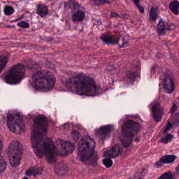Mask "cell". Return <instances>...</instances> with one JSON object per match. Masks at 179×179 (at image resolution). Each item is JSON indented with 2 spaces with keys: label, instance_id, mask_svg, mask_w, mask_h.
Instances as JSON below:
<instances>
[{
  "label": "cell",
  "instance_id": "cell-1",
  "mask_svg": "<svg viewBox=\"0 0 179 179\" xmlns=\"http://www.w3.org/2000/svg\"><path fill=\"white\" fill-rule=\"evenodd\" d=\"M48 128V120L45 116L40 115L34 120L31 135L32 146L39 158L44 156L43 143Z\"/></svg>",
  "mask_w": 179,
  "mask_h": 179
},
{
  "label": "cell",
  "instance_id": "cell-2",
  "mask_svg": "<svg viewBox=\"0 0 179 179\" xmlns=\"http://www.w3.org/2000/svg\"><path fill=\"white\" fill-rule=\"evenodd\" d=\"M67 87L76 94L85 96H93L96 92L94 80L85 76H76L67 81Z\"/></svg>",
  "mask_w": 179,
  "mask_h": 179
},
{
  "label": "cell",
  "instance_id": "cell-3",
  "mask_svg": "<svg viewBox=\"0 0 179 179\" xmlns=\"http://www.w3.org/2000/svg\"><path fill=\"white\" fill-rule=\"evenodd\" d=\"M55 77L48 71H40L32 76V85L39 92H46L52 90L55 83Z\"/></svg>",
  "mask_w": 179,
  "mask_h": 179
},
{
  "label": "cell",
  "instance_id": "cell-4",
  "mask_svg": "<svg viewBox=\"0 0 179 179\" xmlns=\"http://www.w3.org/2000/svg\"><path fill=\"white\" fill-rule=\"evenodd\" d=\"M95 148V142L88 135L84 136L78 146V155L82 161H86L93 156Z\"/></svg>",
  "mask_w": 179,
  "mask_h": 179
},
{
  "label": "cell",
  "instance_id": "cell-5",
  "mask_svg": "<svg viewBox=\"0 0 179 179\" xmlns=\"http://www.w3.org/2000/svg\"><path fill=\"white\" fill-rule=\"evenodd\" d=\"M7 124L13 133L20 135L25 131V123L21 113L18 111H11L7 115Z\"/></svg>",
  "mask_w": 179,
  "mask_h": 179
},
{
  "label": "cell",
  "instance_id": "cell-6",
  "mask_svg": "<svg viewBox=\"0 0 179 179\" xmlns=\"http://www.w3.org/2000/svg\"><path fill=\"white\" fill-rule=\"evenodd\" d=\"M22 144L18 141L11 142L8 149V156L11 165L13 167L19 166L23 155Z\"/></svg>",
  "mask_w": 179,
  "mask_h": 179
},
{
  "label": "cell",
  "instance_id": "cell-7",
  "mask_svg": "<svg viewBox=\"0 0 179 179\" xmlns=\"http://www.w3.org/2000/svg\"><path fill=\"white\" fill-rule=\"evenodd\" d=\"M25 74V67L23 64L15 65L6 74L5 81L10 85H16L23 79Z\"/></svg>",
  "mask_w": 179,
  "mask_h": 179
},
{
  "label": "cell",
  "instance_id": "cell-8",
  "mask_svg": "<svg viewBox=\"0 0 179 179\" xmlns=\"http://www.w3.org/2000/svg\"><path fill=\"white\" fill-rule=\"evenodd\" d=\"M44 154L46 160L49 163H54L56 161L58 153L55 144L50 138H45L43 143Z\"/></svg>",
  "mask_w": 179,
  "mask_h": 179
},
{
  "label": "cell",
  "instance_id": "cell-9",
  "mask_svg": "<svg viewBox=\"0 0 179 179\" xmlns=\"http://www.w3.org/2000/svg\"><path fill=\"white\" fill-rule=\"evenodd\" d=\"M141 126L139 123L135 121L129 120L123 123L121 133L129 137L133 138L139 132Z\"/></svg>",
  "mask_w": 179,
  "mask_h": 179
},
{
  "label": "cell",
  "instance_id": "cell-10",
  "mask_svg": "<svg viewBox=\"0 0 179 179\" xmlns=\"http://www.w3.org/2000/svg\"><path fill=\"white\" fill-rule=\"evenodd\" d=\"M57 153L60 156H66L73 153L75 150V144L71 142L58 139L55 142Z\"/></svg>",
  "mask_w": 179,
  "mask_h": 179
},
{
  "label": "cell",
  "instance_id": "cell-11",
  "mask_svg": "<svg viewBox=\"0 0 179 179\" xmlns=\"http://www.w3.org/2000/svg\"><path fill=\"white\" fill-rule=\"evenodd\" d=\"M114 130L112 125H107L101 127L96 131V135L102 140H105L111 136Z\"/></svg>",
  "mask_w": 179,
  "mask_h": 179
},
{
  "label": "cell",
  "instance_id": "cell-12",
  "mask_svg": "<svg viewBox=\"0 0 179 179\" xmlns=\"http://www.w3.org/2000/svg\"><path fill=\"white\" fill-rule=\"evenodd\" d=\"M123 152V148L119 144H116L113 148L108 151H105L104 154V156L109 158H115Z\"/></svg>",
  "mask_w": 179,
  "mask_h": 179
},
{
  "label": "cell",
  "instance_id": "cell-13",
  "mask_svg": "<svg viewBox=\"0 0 179 179\" xmlns=\"http://www.w3.org/2000/svg\"><path fill=\"white\" fill-rule=\"evenodd\" d=\"M152 116L154 120L158 122L160 121L163 115V109L159 104L155 105L152 108Z\"/></svg>",
  "mask_w": 179,
  "mask_h": 179
},
{
  "label": "cell",
  "instance_id": "cell-14",
  "mask_svg": "<svg viewBox=\"0 0 179 179\" xmlns=\"http://www.w3.org/2000/svg\"><path fill=\"white\" fill-rule=\"evenodd\" d=\"M164 90L167 94H171L174 90V86L173 81L170 77H167L165 78L164 83Z\"/></svg>",
  "mask_w": 179,
  "mask_h": 179
},
{
  "label": "cell",
  "instance_id": "cell-15",
  "mask_svg": "<svg viewBox=\"0 0 179 179\" xmlns=\"http://www.w3.org/2000/svg\"><path fill=\"white\" fill-rule=\"evenodd\" d=\"M175 159L176 156L174 155H167L161 159L157 163L156 165L158 167H159L165 163H171L175 160Z\"/></svg>",
  "mask_w": 179,
  "mask_h": 179
},
{
  "label": "cell",
  "instance_id": "cell-16",
  "mask_svg": "<svg viewBox=\"0 0 179 179\" xmlns=\"http://www.w3.org/2000/svg\"><path fill=\"white\" fill-rule=\"evenodd\" d=\"M101 39L107 44H115L117 42V39L114 36L107 34H104L101 36Z\"/></svg>",
  "mask_w": 179,
  "mask_h": 179
},
{
  "label": "cell",
  "instance_id": "cell-17",
  "mask_svg": "<svg viewBox=\"0 0 179 179\" xmlns=\"http://www.w3.org/2000/svg\"><path fill=\"white\" fill-rule=\"evenodd\" d=\"M36 12L40 17H44L48 14V8L44 4H38L37 6Z\"/></svg>",
  "mask_w": 179,
  "mask_h": 179
},
{
  "label": "cell",
  "instance_id": "cell-18",
  "mask_svg": "<svg viewBox=\"0 0 179 179\" xmlns=\"http://www.w3.org/2000/svg\"><path fill=\"white\" fill-rule=\"evenodd\" d=\"M85 17V14L82 11L78 10L73 15L72 20L75 22H79L83 21Z\"/></svg>",
  "mask_w": 179,
  "mask_h": 179
},
{
  "label": "cell",
  "instance_id": "cell-19",
  "mask_svg": "<svg viewBox=\"0 0 179 179\" xmlns=\"http://www.w3.org/2000/svg\"><path fill=\"white\" fill-rule=\"evenodd\" d=\"M43 172V169L42 168H38V167H34V168H32L29 170H28L26 174L28 176H31L34 175V177L36 175L41 174Z\"/></svg>",
  "mask_w": 179,
  "mask_h": 179
},
{
  "label": "cell",
  "instance_id": "cell-20",
  "mask_svg": "<svg viewBox=\"0 0 179 179\" xmlns=\"http://www.w3.org/2000/svg\"><path fill=\"white\" fill-rule=\"evenodd\" d=\"M120 139L123 144V146H125V147H128L132 143V140H133V138L129 137L124 135L121 133L120 135Z\"/></svg>",
  "mask_w": 179,
  "mask_h": 179
},
{
  "label": "cell",
  "instance_id": "cell-21",
  "mask_svg": "<svg viewBox=\"0 0 179 179\" xmlns=\"http://www.w3.org/2000/svg\"><path fill=\"white\" fill-rule=\"evenodd\" d=\"M169 8L172 12L175 15L179 13V2L177 1H173L169 4Z\"/></svg>",
  "mask_w": 179,
  "mask_h": 179
},
{
  "label": "cell",
  "instance_id": "cell-22",
  "mask_svg": "<svg viewBox=\"0 0 179 179\" xmlns=\"http://www.w3.org/2000/svg\"><path fill=\"white\" fill-rule=\"evenodd\" d=\"M166 31V28H165V22L163 20H160V21L159 22L157 26V31L160 35H162L163 34L165 33Z\"/></svg>",
  "mask_w": 179,
  "mask_h": 179
},
{
  "label": "cell",
  "instance_id": "cell-23",
  "mask_svg": "<svg viewBox=\"0 0 179 179\" xmlns=\"http://www.w3.org/2000/svg\"><path fill=\"white\" fill-rule=\"evenodd\" d=\"M158 15L157 8L152 7L150 10V18L152 21H156Z\"/></svg>",
  "mask_w": 179,
  "mask_h": 179
},
{
  "label": "cell",
  "instance_id": "cell-24",
  "mask_svg": "<svg viewBox=\"0 0 179 179\" xmlns=\"http://www.w3.org/2000/svg\"><path fill=\"white\" fill-rule=\"evenodd\" d=\"M8 61V58L6 56L1 55L0 59V67H1V71H2L4 67L5 66L6 63Z\"/></svg>",
  "mask_w": 179,
  "mask_h": 179
},
{
  "label": "cell",
  "instance_id": "cell-25",
  "mask_svg": "<svg viewBox=\"0 0 179 179\" xmlns=\"http://www.w3.org/2000/svg\"><path fill=\"white\" fill-rule=\"evenodd\" d=\"M4 12L6 15H11L14 12V9L12 6H5L4 8Z\"/></svg>",
  "mask_w": 179,
  "mask_h": 179
},
{
  "label": "cell",
  "instance_id": "cell-26",
  "mask_svg": "<svg viewBox=\"0 0 179 179\" xmlns=\"http://www.w3.org/2000/svg\"><path fill=\"white\" fill-rule=\"evenodd\" d=\"M173 136L172 135L168 134L165 136V137L163 138L162 139H161L160 142L162 143L167 144V143H168L169 142L171 141V140L173 139Z\"/></svg>",
  "mask_w": 179,
  "mask_h": 179
},
{
  "label": "cell",
  "instance_id": "cell-27",
  "mask_svg": "<svg viewBox=\"0 0 179 179\" xmlns=\"http://www.w3.org/2000/svg\"><path fill=\"white\" fill-rule=\"evenodd\" d=\"M102 162H103V164L107 168H110L113 165V161L111 160V159H109V158L104 159L102 161Z\"/></svg>",
  "mask_w": 179,
  "mask_h": 179
},
{
  "label": "cell",
  "instance_id": "cell-28",
  "mask_svg": "<svg viewBox=\"0 0 179 179\" xmlns=\"http://www.w3.org/2000/svg\"><path fill=\"white\" fill-rule=\"evenodd\" d=\"M111 2V0H95V3L96 5H99L102 4H107Z\"/></svg>",
  "mask_w": 179,
  "mask_h": 179
},
{
  "label": "cell",
  "instance_id": "cell-29",
  "mask_svg": "<svg viewBox=\"0 0 179 179\" xmlns=\"http://www.w3.org/2000/svg\"><path fill=\"white\" fill-rule=\"evenodd\" d=\"M6 161L4 160V159H3V157H2L1 158V168H0L1 173L5 170V169L6 168Z\"/></svg>",
  "mask_w": 179,
  "mask_h": 179
},
{
  "label": "cell",
  "instance_id": "cell-30",
  "mask_svg": "<svg viewBox=\"0 0 179 179\" xmlns=\"http://www.w3.org/2000/svg\"><path fill=\"white\" fill-rule=\"evenodd\" d=\"M172 178V174L170 172L164 173L159 177V179H171Z\"/></svg>",
  "mask_w": 179,
  "mask_h": 179
},
{
  "label": "cell",
  "instance_id": "cell-31",
  "mask_svg": "<svg viewBox=\"0 0 179 179\" xmlns=\"http://www.w3.org/2000/svg\"><path fill=\"white\" fill-rule=\"evenodd\" d=\"M17 25H18L19 27H22L24 29H27V28H29V23L26 22H24V21H22V22H19L17 24Z\"/></svg>",
  "mask_w": 179,
  "mask_h": 179
},
{
  "label": "cell",
  "instance_id": "cell-32",
  "mask_svg": "<svg viewBox=\"0 0 179 179\" xmlns=\"http://www.w3.org/2000/svg\"><path fill=\"white\" fill-rule=\"evenodd\" d=\"M133 2L135 3L136 6H137L139 10L140 11L141 13L144 12V8L141 5H140V0H133Z\"/></svg>",
  "mask_w": 179,
  "mask_h": 179
},
{
  "label": "cell",
  "instance_id": "cell-33",
  "mask_svg": "<svg viewBox=\"0 0 179 179\" xmlns=\"http://www.w3.org/2000/svg\"><path fill=\"white\" fill-rule=\"evenodd\" d=\"M172 126V125L171 124V123H168V125H167V127H166V128H165V129L164 132L165 133V132H167V131H168L169 130H170L171 129Z\"/></svg>",
  "mask_w": 179,
  "mask_h": 179
},
{
  "label": "cell",
  "instance_id": "cell-34",
  "mask_svg": "<svg viewBox=\"0 0 179 179\" xmlns=\"http://www.w3.org/2000/svg\"><path fill=\"white\" fill-rule=\"evenodd\" d=\"M177 105L175 103H174V104H173V106L172 107V108H171V111H170V113L171 114H173L174 111H175L177 109Z\"/></svg>",
  "mask_w": 179,
  "mask_h": 179
},
{
  "label": "cell",
  "instance_id": "cell-35",
  "mask_svg": "<svg viewBox=\"0 0 179 179\" xmlns=\"http://www.w3.org/2000/svg\"><path fill=\"white\" fill-rule=\"evenodd\" d=\"M23 17H24V15H22V17H20V18H19V19H16L15 20H14V22H15V21H20V20H21V19H23Z\"/></svg>",
  "mask_w": 179,
  "mask_h": 179
},
{
  "label": "cell",
  "instance_id": "cell-36",
  "mask_svg": "<svg viewBox=\"0 0 179 179\" xmlns=\"http://www.w3.org/2000/svg\"><path fill=\"white\" fill-rule=\"evenodd\" d=\"M177 172H179V165L177 166Z\"/></svg>",
  "mask_w": 179,
  "mask_h": 179
}]
</instances>
